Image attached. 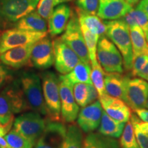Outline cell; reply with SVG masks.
I'll use <instances>...</instances> for the list:
<instances>
[{"label":"cell","mask_w":148,"mask_h":148,"mask_svg":"<svg viewBox=\"0 0 148 148\" xmlns=\"http://www.w3.org/2000/svg\"><path fill=\"white\" fill-rule=\"evenodd\" d=\"M48 119L43 118L38 112H27L14 119L13 129L27 138L34 146L43 134Z\"/></svg>","instance_id":"obj_6"},{"label":"cell","mask_w":148,"mask_h":148,"mask_svg":"<svg viewBox=\"0 0 148 148\" xmlns=\"http://www.w3.org/2000/svg\"><path fill=\"white\" fill-rule=\"evenodd\" d=\"M103 110L117 121H128L131 116V109L124 101L106 93L99 97Z\"/></svg>","instance_id":"obj_15"},{"label":"cell","mask_w":148,"mask_h":148,"mask_svg":"<svg viewBox=\"0 0 148 148\" xmlns=\"http://www.w3.org/2000/svg\"><path fill=\"white\" fill-rule=\"evenodd\" d=\"M145 38H146V40H147V41L148 42V31L146 33H145Z\"/></svg>","instance_id":"obj_47"},{"label":"cell","mask_w":148,"mask_h":148,"mask_svg":"<svg viewBox=\"0 0 148 148\" xmlns=\"http://www.w3.org/2000/svg\"><path fill=\"white\" fill-rule=\"evenodd\" d=\"M133 110L142 121L148 123V109L138 108Z\"/></svg>","instance_id":"obj_40"},{"label":"cell","mask_w":148,"mask_h":148,"mask_svg":"<svg viewBox=\"0 0 148 148\" xmlns=\"http://www.w3.org/2000/svg\"><path fill=\"white\" fill-rule=\"evenodd\" d=\"M148 99V82L140 77H126L123 101L133 110L145 108Z\"/></svg>","instance_id":"obj_9"},{"label":"cell","mask_w":148,"mask_h":148,"mask_svg":"<svg viewBox=\"0 0 148 148\" xmlns=\"http://www.w3.org/2000/svg\"><path fill=\"white\" fill-rule=\"evenodd\" d=\"M24 30L34 31V32H47V24L45 18H43L37 12H30L14 23L12 26Z\"/></svg>","instance_id":"obj_19"},{"label":"cell","mask_w":148,"mask_h":148,"mask_svg":"<svg viewBox=\"0 0 148 148\" xmlns=\"http://www.w3.org/2000/svg\"><path fill=\"white\" fill-rule=\"evenodd\" d=\"M0 148H12L5 140L4 137L0 136Z\"/></svg>","instance_id":"obj_43"},{"label":"cell","mask_w":148,"mask_h":148,"mask_svg":"<svg viewBox=\"0 0 148 148\" xmlns=\"http://www.w3.org/2000/svg\"><path fill=\"white\" fill-rule=\"evenodd\" d=\"M71 13V8L66 3L56 6L48 19V30L51 36L62 34L65 30Z\"/></svg>","instance_id":"obj_18"},{"label":"cell","mask_w":148,"mask_h":148,"mask_svg":"<svg viewBox=\"0 0 148 148\" xmlns=\"http://www.w3.org/2000/svg\"><path fill=\"white\" fill-rule=\"evenodd\" d=\"M136 8L143 11L148 18V0H140L137 3Z\"/></svg>","instance_id":"obj_41"},{"label":"cell","mask_w":148,"mask_h":148,"mask_svg":"<svg viewBox=\"0 0 148 148\" xmlns=\"http://www.w3.org/2000/svg\"><path fill=\"white\" fill-rule=\"evenodd\" d=\"M76 13L78 16L79 23L82 24L93 34L99 36L106 34V27L105 23L97 14H92L77 9Z\"/></svg>","instance_id":"obj_23"},{"label":"cell","mask_w":148,"mask_h":148,"mask_svg":"<svg viewBox=\"0 0 148 148\" xmlns=\"http://www.w3.org/2000/svg\"><path fill=\"white\" fill-rule=\"evenodd\" d=\"M145 108H147V109H148V99H147V103H146Z\"/></svg>","instance_id":"obj_48"},{"label":"cell","mask_w":148,"mask_h":148,"mask_svg":"<svg viewBox=\"0 0 148 148\" xmlns=\"http://www.w3.org/2000/svg\"><path fill=\"white\" fill-rule=\"evenodd\" d=\"M83 134L78 125L71 124L66 129L61 148H83Z\"/></svg>","instance_id":"obj_27"},{"label":"cell","mask_w":148,"mask_h":148,"mask_svg":"<svg viewBox=\"0 0 148 148\" xmlns=\"http://www.w3.org/2000/svg\"><path fill=\"white\" fill-rule=\"evenodd\" d=\"M148 63V56L140 55L133 58L131 71L133 76H136L137 73Z\"/></svg>","instance_id":"obj_37"},{"label":"cell","mask_w":148,"mask_h":148,"mask_svg":"<svg viewBox=\"0 0 148 148\" xmlns=\"http://www.w3.org/2000/svg\"><path fill=\"white\" fill-rule=\"evenodd\" d=\"M83 148H120V143L115 138L90 132L84 138Z\"/></svg>","instance_id":"obj_22"},{"label":"cell","mask_w":148,"mask_h":148,"mask_svg":"<svg viewBox=\"0 0 148 148\" xmlns=\"http://www.w3.org/2000/svg\"><path fill=\"white\" fill-rule=\"evenodd\" d=\"M126 77L119 73H107L104 77L106 93L123 100Z\"/></svg>","instance_id":"obj_20"},{"label":"cell","mask_w":148,"mask_h":148,"mask_svg":"<svg viewBox=\"0 0 148 148\" xmlns=\"http://www.w3.org/2000/svg\"><path fill=\"white\" fill-rule=\"evenodd\" d=\"M73 95L79 106H87L88 99V84L76 83L73 85Z\"/></svg>","instance_id":"obj_34"},{"label":"cell","mask_w":148,"mask_h":148,"mask_svg":"<svg viewBox=\"0 0 148 148\" xmlns=\"http://www.w3.org/2000/svg\"><path fill=\"white\" fill-rule=\"evenodd\" d=\"M71 1H72V0H54V5L56 6V5L60 4V3H64Z\"/></svg>","instance_id":"obj_45"},{"label":"cell","mask_w":148,"mask_h":148,"mask_svg":"<svg viewBox=\"0 0 148 148\" xmlns=\"http://www.w3.org/2000/svg\"><path fill=\"white\" fill-rule=\"evenodd\" d=\"M4 138L12 148H33L34 145L29 140L14 129L5 135Z\"/></svg>","instance_id":"obj_32"},{"label":"cell","mask_w":148,"mask_h":148,"mask_svg":"<svg viewBox=\"0 0 148 148\" xmlns=\"http://www.w3.org/2000/svg\"><path fill=\"white\" fill-rule=\"evenodd\" d=\"M122 19L129 27L138 25L143 29L144 33L148 31V18L143 11L139 9L132 8V10L122 17Z\"/></svg>","instance_id":"obj_28"},{"label":"cell","mask_w":148,"mask_h":148,"mask_svg":"<svg viewBox=\"0 0 148 148\" xmlns=\"http://www.w3.org/2000/svg\"><path fill=\"white\" fill-rule=\"evenodd\" d=\"M66 129L62 122L49 119L43 134L37 140L34 148H61Z\"/></svg>","instance_id":"obj_13"},{"label":"cell","mask_w":148,"mask_h":148,"mask_svg":"<svg viewBox=\"0 0 148 148\" xmlns=\"http://www.w3.org/2000/svg\"><path fill=\"white\" fill-rule=\"evenodd\" d=\"M97 59L103 71L107 73H123V58L121 53L104 34L99 36L98 40Z\"/></svg>","instance_id":"obj_4"},{"label":"cell","mask_w":148,"mask_h":148,"mask_svg":"<svg viewBox=\"0 0 148 148\" xmlns=\"http://www.w3.org/2000/svg\"><path fill=\"white\" fill-rule=\"evenodd\" d=\"M125 122L113 119L103 110L99 126V132L105 136L113 138H119L125 125Z\"/></svg>","instance_id":"obj_21"},{"label":"cell","mask_w":148,"mask_h":148,"mask_svg":"<svg viewBox=\"0 0 148 148\" xmlns=\"http://www.w3.org/2000/svg\"><path fill=\"white\" fill-rule=\"evenodd\" d=\"M88 90L87 105L93 103L94 101L98 100V99H99V94H98L97 90L93 84H88Z\"/></svg>","instance_id":"obj_39"},{"label":"cell","mask_w":148,"mask_h":148,"mask_svg":"<svg viewBox=\"0 0 148 148\" xmlns=\"http://www.w3.org/2000/svg\"><path fill=\"white\" fill-rule=\"evenodd\" d=\"M61 116L64 121L72 123L77 119L79 108L73 95V84L64 75L59 76Z\"/></svg>","instance_id":"obj_10"},{"label":"cell","mask_w":148,"mask_h":148,"mask_svg":"<svg viewBox=\"0 0 148 148\" xmlns=\"http://www.w3.org/2000/svg\"><path fill=\"white\" fill-rule=\"evenodd\" d=\"M145 79H146V80H147V82H148V76H147V77H146V78H145Z\"/></svg>","instance_id":"obj_49"},{"label":"cell","mask_w":148,"mask_h":148,"mask_svg":"<svg viewBox=\"0 0 148 148\" xmlns=\"http://www.w3.org/2000/svg\"><path fill=\"white\" fill-rule=\"evenodd\" d=\"M52 42L56 69L62 75H66L73 70L80 60L76 53L61 38H56Z\"/></svg>","instance_id":"obj_11"},{"label":"cell","mask_w":148,"mask_h":148,"mask_svg":"<svg viewBox=\"0 0 148 148\" xmlns=\"http://www.w3.org/2000/svg\"><path fill=\"white\" fill-rule=\"evenodd\" d=\"M129 28L132 46L133 58L140 55L148 56V42L143 29L138 25Z\"/></svg>","instance_id":"obj_24"},{"label":"cell","mask_w":148,"mask_h":148,"mask_svg":"<svg viewBox=\"0 0 148 148\" xmlns=\"http://www.w3.org/2000/svg\"><path fill=\"white\" fill-rule=\"evenodd\" d=\"M148 76V63L136 75V77L145 79Z\"/></svg>","instance_id":"obj_42"},{"label":"cell","mask_w":148,"mask_h":148,"mask_svg":"<svg viewBox=\"0 0 148 148\" xmlns=\"http://www.w3.org/2000/svg\"><path fill=\"white\" fill-rule=\"evenodd\" d=\"M103 108L99 99L82 107L77 117L78 126L84 132L90 133L97 129L100 124Z\"/></svg>","instance_id":"obj_14"},{"label":"cell","mask_w":148,"mask_h":148,"mask_svg":"<svg viewBox=\"0 0 148 148\" xmlns=\"http://www.w3.org/2000/svg\"><path fill=\"white\" fill-rule=\"evenodd\" d=\"M39 0H0V29L13 26L34 11Z\"/></svg>","instance_id":"obj_3"},{"label":"cell","mask_w":148,"mask_h":148,"mask_svg":"<svg viewBox=\"0 0 148 148\" xmlns=\"http://www.w3.org/2000/svg\"><path fill=\"white\" fill-rule=\"evenodd\" d=\"M14 80L10 71L0 62V88L5 87Z\"/></svg>","instance_id":"obj_38"},{"label":"cell","mask_w":148,"mask_h":148,"mask_svg":"<svg viewBox=\"0 0 148 148\" xmlns=\"http://www.w3.org/2000/svg\"><path fill=\"white\" fill-rule=\"evenodd\" d=\"M54 7V0H39L37 5V12L48 21Z\"/></svg>","instance_id":"obj_35"},{"label":"cell","mask_w":148,"mask_h":148,"mask_svg":"<svg viewBox=\"0 0 148 148\" xmlns=\"http://www.w3.org/2000/svg\"><path fill=\"white\" fill-rule=\"evenodd\" d=\"M124 1H126L128 4L132 5V6L133 7V5L137 4V3L139 2L140 0H124Z\"/></svg>","instance_id":"obj_44"},{"label":"cell","mask_w":148,"mask_h":148,"mask_svg":"<svg viewBox=\"0 0 148 148\" xmlns=\"http://www.w3.org/2000/svg\"><path fill=\"white\" fill-rule=\"evenodd\" d=\"M104 23L106 27V35L121 53L123 67L126 71H131L133 52L128 25L121 18L108 20Z\"/></svg>","instance_id":"obj_1"},{"label":"cell","mask_w":148,"mask_h":148,"mask_svg":"<svg viewBox=\"0 0 148 148\" xmlns=\"http://www.w3.org/2000/svg\"><path fill=\"white\" fill-rule=\"evenodd\" d=\"M7 134L6 131L5 130V129L3 128V127L1 125V123H0V136H4L5 134Z\"/></svg>","instance_id":"obj_46"},{"label":"cell","mask_w":148,"mask_h":148,"mask_svg":"<svg viewBox=\"0 0 148 148\" xmlns=\"http://www.w3.org/2000/svg\"><path fill=\"white\" fill-rule=\"evenodd\" d=\"M30 62L36 69L40 70L49 69L54 63L53 42L47 36L34 43Z\"/></svg>","instance_id":"obj_12"},{"label":"cell","mask_w":148,"mask_h":148,"mask_svg":"<svg viewBox=\"0 0 148 148\" xmlns=\"http://www.w3.org/2000/svg\"><path fill=\"white\" fill-rule=\"evenodd\" d=\"M35 43V42H34ZM34 43L12 48L0 54V62L14 69H19L30 62Z\"/></svg>","instance_id":"obj_16"},{"label":"cell","mask_w":148,"mask_h":148,"mask_svg":"<svg viewBox=\"0 0 148 148\" xmlns=\"http://www.w3.org/2000/svg\"><path fill=\"white\" fill-rule=\"evenodd\" d=\"M14 112L6 95L2 90L0 92V123L8 133L14 123Z\"/></svg>","instance_id":"obj_26"},{"label":"cell","mask_w":148,"mask_h":148,"mask_svg":"<svg viewBox=\"0 0 148 148\" xmlns=\"http://www.w3.org/2000/svg\"><path fill=\"white\" fill-rule=\"evenodd\" d=\"M19 80L29 110L49 118L40 77L33 72H23Z\"/></svg>","instance_id":"obj_2"},{"label":"cell","mask_w":148,"mask_h":148,"mask_svg":"<svg viewBox=\"0 0 148 148\" xmlns=\"http://www.w3.org/2000/svg\"><path fill=\"white\" fill-rule=\"evenodd\" d=\"M77 9L92 14H97L99 0H76Z\"/></svg>","instance_id":"obj_36"},{"label":"cell","mask_w":148,"mask_h":148,"mask_svg":"<svg viewBox=\"0 0 148 148\" xmlns=\"http://www.w3.org/2000/svg\"><path fill=\"white\" fill-rule=\"evenodd\" d=\"M132 8L124 0H99L97 15L106 21L119 19Z\"/></svg>","instance_id":"obj_17"},{"label":"cell","mask_w":148,"mask_h":148,"mask_svg":"<svg viewBox=\"0 0 148 148\" xmlns=\"http://www.w3.org/2000/svg\"><path fill=\"white\" fill-rule=\"evenodd\" d=\"M80 26L84 36L85 43L88 49L90 64H93L97 63L98 62L97 59V46L99 36L90 32L87 27L82 24H80Z\"/></svg>","instance_id":"obj_29"},{"label":"cell","mask_w":148,"mask_h":148,"mask_svg":"<svg viewBox=\"0 0 148 148\" xmlns=\"http://www.w3.org/2000/svg\"><path fill=\"white\" fill-rule=\"evenodd\" d=\"M60 38L76 53L79 60L90 64L89 55L77 13H71L64 34Z\"/></svg>","instance_id":"obj_7"},{"label":"cell","mask_w":148,"mask_h":148,"mask_svg":"<svg viewBox=\"0 0 148 148\" xmlns=\"http://www.w3.org/2000/svg\"><path fill=\"white\" fill-rule=\"evenodd\" d=\"M41 84L45 102L49 112V119L60 121L61 104L59 78L52 71L41 74Z\"/></svg>","instance_id":"obj_5"},{"label":"cell","mask_w":148,"mask_h":148,"mask_svg":"<svg viewBox=\"0 0 148 148\" xmlns=\"http://www.w3.org/2000/svg\"><path fill=\"white\" fill-rule=\"evenodd\" d=\"M120 145L122 148H140L135 136L134 127L130 120L126 122L121 135Z\"/></svg>","instance_id":"obj_31"},{"label":"cell","mask_w":148,"mask_h":148,"mask_svg":"<svg viewBox=\"0 0 148 148\" xmlns=\"http://www.w3.org/2000/svg\"><path fill=\"white\" fill-rule=\"evenodd\" d=\"M91 67L90 64L85 63L79 61L71 71L64 75L66 78L73 85L76 83H86V84H92L90 78Z\"/></svg>","instance_id":"obj_25"},{"label":"cell","mask_w":148,"mask_h":148,"mask_svg":"<svg viewBox=\"0 0 148 148\" xmlns=\"http://www.w3.org/2000/svg\"><path fill=\"white\" fill-rule=\"evenodd\" d=\"M92 69L90 73V78L92 84L94 85L99 94V97H101L106 93L105 90L104 77L105 73L99 62L91 64Z\"/></svg>","instance_id":"obj_30"},{"label":"cell","mask_w":148,"mask_h":148,"mask_svg":"<svg viewBox=\"0 0 148 148\" xmlns=\"http://www.w3.org/2000/svg\"><path fill=\"white\" fill-rule=\"evenodd\" d=\"M130 119L133 125L135 136L140 148H148V132L140 125L139 117L136 114H131Z\"/></svg>","instance_id":"obj_33"},{"label":"cell","mask_w":148,"mask_h":148,"mask_svg":"<svg viewBox=\"0 0 148 148\" xmlns=\"http://www.w3.org/2000/svg\"><path fill=\"white\" fill-rule=\"evenodd\" d=\"M47 36V32L9 28L0 34V54L12 48L34 43Z\"/></svg>","instance_id":"obj_8"}]
</instances>
